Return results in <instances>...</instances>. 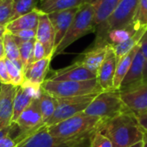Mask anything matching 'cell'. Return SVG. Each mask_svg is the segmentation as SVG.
I'll use <instances>...</instances> for the list:
<instances>
[{"mask_svg":"<svg viewBox=\"0 0 147 147\" xmlns=\"http://www.w3.org/2000/svg\"><path fill=\"white\" fill-rule=\"evenodd\" d=\"M38 97L34 98L31 102L29 106L22 113L19 118L14 123L16 126V127L18 129V133L14 138L17 142V145L22 140L34 134L45 126L39 107Z\"/></svg>","mask_w":147,"mask_h":147,"instance_id":"obj_7","label":"cell"},{"mask_svg":"<svg viewBox=\"0 0 147 147\" xmlns=\"http://www.w3.org/2000/svg\"><path fill=\"white\" fill-rule=\"evenodd\" d=\"M3 47L5 52V58L14 61V60H20V52L19 47L16 42L13 35L9 32H6V34L3 37Z\"/></svg>","mask_w":147,"mask_h":147,"instance_id":"obj_24","label":"cell"},{"mask_svg":"<svg viewBox=\"0 0 147 147\" xmlns=\"http://www.w3.org/2000/svg\"><path fill=\"white\" fill-rule=\"evenodd\" d=\"M0 1H1V0H0Z\"/></svg>","mask_w":147,"mask_h":147,"instance_id":"obj_48","label":"cell"},{"mask_svg":"<svg viewBox=\"0 0 147 147\" xmlns=\"http://www.w3.org/2000/svg\"><path fill=\"white\" fill-rule=\"evenodd\" d=\"M5 63L10 78L11 84L16 87L21 86L24 82V71L20 70L11 60L6 58H5Z\"/></svg>","mask_w":147,"mask_h":147,"instance_id":"obj_27","label":"cell"},{"mask_svg":"<svg viewBox=\"0 0 147 147\" xmlns=\"http://www.w3.org/2000/svg\"><path fill=\"white\" fill-rule=\"evenodd\" d=\"M126 106L134 113L138 114L147 110V83L135 88L120 91Z\"/></svg>","mask_w":147,"mask_h":147,"instance_id":"obj_14","label":"cell"},{"mask_svg":"<svg viewBox=\"0 0 147 147\" xmlns=\"http://www.w3.org/2000/svg\"><path fill=\"white\" fill-rule=\"evenodd\" d=\"M117 59L113 47L109 45L105 59L99 68L96 79L103 91L114 90V78L116 71Z\"/></svg>","mask_w":147,"mask_h":147,"instance_id":"obj_11","label":"cell"},{"mask_svg":"<svg viewBox=\"0 0 147 147\" xmlns=\"http://www.w3.org/2000/svg\"><path fill=\"white\" fill-rule=\"evenodd\" d=\"M41 88L56 98L81 96L102 92L96 78L85 81H53L46 79Z\"/></svg>","mask_w":147,"mask_h":147,"instance_id":"obj_3","label":"cell"},{"mask_svg":"<svg viewBox=\"0 0 147 147\" xmlns=\"http://www.w3.org/2000/svg\"><path fill=\"white\" fill-rule=\"evenodd\" d=\"M97 95L98 94H90L81 96L57 98L56 110L51 119L47 122L46 127L53 126L84 112Z\"/></svg>","mask_w":147,"mask_h":147,"instance_id":"obj_6","label":"cell"},{"mask_svg":"<svg viewBox=\"0 0 147 147\" xmlns=\"http://www.w3.org/2000/svg\"><path fill=\"white\" fill-rule=\"evenodd\" d=\"M146 83H147V59L146 60L145 66H144V72H143V81H142V84H146Z\"/></svg>","mask_w":147,"mask_h":147,"instance_id":"obj_40","label":"cell"},{"mask_svg":"<svg viewBox=\"0 0 147 147\" xmlns=\"http://www.w3.org/2000/svg\"><path fill=\"white\" fill-rule=\"evenodd\" d=\"M1 85H2V84L0 83V90H1Z\"/></svg>","mask_w":147,"mask_h":147,"instance_id":"obj_46","label":"cell"},{"mask_svg":"<svg viewBox=\"0 0 147 147\" xmlns=\"http://www.w3.org/2000/svg\"><path fill=\"white\" fill-rule=\"evenodd\" d=\"M144 140H145V143H144L143 147H147V138L146 139H144Z\"/></svg>","mask_w":147,"mask_h":147,"instance_id":"obj_43","label":"cell"},{"mask_svg":"<svg viewBox=\"0 0 147 147\" xmlns=\"http://www.w3.org/2000/svg\"><path fill=\"white\" fill-rule=\"evenodd\" d=\"M35 40L40 42L47 53V56L53 57L55 52V32L48 15L42 12L36 28Z\"/></svg>","mask_w":147,"mask_h":147,"instance_id":"obj_13","label":"cell"},{"mask_svg":"<svg viewBox=\"0 0 147 147\" xmlns=\"http://www.w3.org/2000/svg\"><path fill=\"white\" fill-rule=\"evenodd\" d=\"M90 147H113L112 141L101 131H96L90 139Z\"/></svg>","mask_w":147,"mask_h":147,"instance_id":"obj_30","label":"cell"},{"mask_svg":"<svg viewBox=\"0 0 147 147\" xmlns=\"http://www.w3.org/2000/svg\"><path fill=\"white\" fill-rule=\"evenodd\" d=\"M41 13L42 11L39 8H37L29 13L17 17L6 25L7 32L12 33L20 30L36 29Z\"/></svg>","mask_w":147,"mask_h":147,"instance_id":"obj_19","label":"cell"},{"mask_svg":"<svg viewBox=\"0 0 147 147\" xmlns=\"http://www.w3.org/2000/svg\"><path fill=\"white\" fill-rule=\"evenodd\" d=\"M38 100H39V107L40 109V113L42 115V119L46 126L47 122L51 119V117L53 115L56 110L57 98L53 96L49 93L46 92L41 88Z\"/></svg>","mask_w":147,"mask_h":147,"instance_id":"obj_22","label":"cell"},{"mask_svg":"<svg viewBox=\"0 0 147 147\" xmlns=\"http://www.w3.org/2000/svg\"><path fill=\"white\" fill-rule=\"evenodd\" d=\"M101 131L112 141L113 147H129L145 138V133L131 110L108 120Z\"/></svg>","mask_w":147,"mask_h":147,"instance_id":"obj_2","label":"cell"},{"mask_svg":"<svg viewBox=\"0 0 147 147\" xmlns=\"http://www.w3.org/2000/svg\"><path fill=\"white\" fill-rule=\"evenodd\" d=\"M17 87L2 84L0 90V130L12 125L14 99Z\"/></svg>","mask_w":147,"mask_h":147,"instance_id":"obj_12","label":"cell"},{"mask_svg":"<svg viewBox=\"0 0 147 147\" xmlns=\"http://www.w3.org/2000/svg\"><path fill=\"white\" fill-rule=\"evenodd\" d=\"M144 143H145V140H141V141H140V142H138V143H136V144H134V145H133V146L129 147H143Z\"/></svg>","mask_w":147,"mask_h":147,"instance_id":"obj_42","label":"cell"},{"mask_svg":"<svg viewBox=\"0 0 147 147\" xmlns=\"http://www.w3.org/2000/svg\"><path fill=\"white\" fill-rule=\"evenodd\" d=\"M140 49V43L134 47L127 54H126L124 57H122L121 59H119L117 61V66H116V71H115V78H114V90H119L121 84L125 78V76L127 75V71L130 69V66L133 63V60L138 52V50Z\"/></svg>","mask_w":147,"mask_h":147,"instance_id":"obj_20","label":"cell"},{"mask_svg":"<svg viewBox=\"0 0 147 147\" xmlns=\"http://www.w3.org/2000/svg\"><path fill=\"white\" fill-rule=\"evenodd\" d=\"M40 0H13L14 9L12 21L37 9Z\"/></svg>","mask_w":147,"mask_h":147,"instance_id":"obj_25","label":"cell"},{"mask_svg":"<svg viewBox=\"0 0 147 147\" xmlns=\"http://www.w3.org/2000/svg\"><path fill=\"white\" fill-rule=\"evenodd\" d=\"M135 115L141 129L144 131L145 134H147V110L135 114Z\"/></svg>","mask_w":147,"mask_h":147,"instance_id":"obj_34","label":"cell"},{"mask_svg":"<svg viewBox=\"0 0 147 147\" xmlns=\"http://www.w3.org/2000/svg\"><path fill=\"white\" fill-rule=\"evenodd\" d=\"M46 57L47 56L44 46L38 40H35L34 47V53H33V62L40 60Z\"/></svg>","mask_w":147,"mask_h":147,"instance_id":"obj_32","label":"cell"},{"mask_svg":"<svg viewBox=\"0 0 147 147\" xmlns=\"http://www.w3.org/2000/svg\"><path fill=\"white\" fill-rule=\"evenodd\" d=\"M14 3L13 0L0 1V25L6 26L12 21Z\"/></svg>","mask_w":147,"mask_h":147,"instance_id":"obj_28","label":"cell"},{"mask_svg":"<svg viewBox=\"0 0 147 147\" xmlns=\"http://www.w3.org/2000/svg\"><path fill=\"white\" fill-rule=\"evenodd\" d=\"M140 0H121L108 21V33L130 25L137 12Z\"/></svg>","mask_w":147,"mask_h":147,"instance_id":"obj_8","label":"cell"},{"mask_svg":"<svg viewBox=\"0 0 147 147\" xmlns=\"http://www.w3.org/2000/svg\"><path fill=\"white\" fill-rule=\"evenodd\" d=\"M0 83L2 84H11L10 78L5 63V59L0 60Z\"/></svg>","mask_w":147,"mask_h":147,"instance_id":"obj_33","label":"cell"},{"mask_svg":"<svg viewBox=\"0 0 147 147\" xmlns=\"http://www.w3.org/2000/svg\"><path fill=\"white\" fill-rule=\"evenodd\" d=\"M16 147H72L66 142L53 137L44 126L34 134L24 139Z\"/></svg>","mask_w":147,"mask_h":147,"instance_id":"obj_15","label":"cell"},{"mask_svg":"<svg viewBox=\"0 0 147 147\" xmlns=\"http://www.w3.org/2000/svg\"><path fill=\"white\" fill-rule=\"evenodd\" d=\"M17 45L23 41H28L30 40L35 39L36 36V29H28V30H20L10 33Z\"/></svg>","mask_w":147,"mask_h":147,"instance_id":"obj_31","label":"cell"},{"mask_svg":"<svg viewBox=\"0 0 147 147\" xmlns=\"http://www.w3.org/2000/svg\"><path fill=\"white\" fill-rule=\"evenodd\" d=\"M108 47H109V44L108 45H94L93 47L83 53L80 55V58L78 59L77 60L81 62L91 72L97 75L99 68L101 67L105 59Z\"/></svg>","mask_w":147,"mask_h":147,"instance_id":"obj_18","label":"cell"},{"mask_svg":"<svg viewBox=\"0 0 147 147\" xmlns=\"http://www.w3.org/2000/svg\"><path fill=\"white\" fill-rule=\"evenodd\" d=\"M107 120L98 116L90 115L84 112L47 127L49 134L72 147H84L90 144L93 134L101 129Z\"/></svg>","mask_w":147,"mask_h":147,"instance_id":"obj_1","label":"cell"},{"mask_svg":"<svg viewBox=\"0 0 147 147\" xmlns=\"http://www.w3.org/2000/svg\"><path fill=\"white\" fill-rule=\"evenodd\" d=\"M47 1H53V0H40V3H44V2H47Z\"/></svg>","mask_w":147,"mask_h":147,"instance_id":"obj_44","label":"cell"},{"mask_svg":"<svg viewBox=\"0 0 147 147\" xmlns=\"http://www.w3.org/2000/svg\"><path fill=\"white\" fill-rule=\"evenodd\" d=\"M89 147H90V146H89Z\"/></svg>","mask_w":147,"mask_h":147,"instance_id":"obj_47","label":"cell"},{"mask_svg":"<svg viewBox=\"0 0 147 147\" xmlns=\"http://www.w3.org/2000/svg\"><path fill=\"white\" fill-rule=\"evenodd\" d=\"M53 58V57L52 56H47L28 65L24 70L23 84L40 87L47 79V75L49 71L50 63Z\"/></svg>","mask_w":147,"mask_h":147,"instance_id":"obj_16","label":"cell"},{"mask_svg":"<svg viewBox=\"0 0 147 147\" xmlns=\"http://www.w3.org/2000/svg\"><path fill=\"white\" fill-rule=\"evenodd\" d=\"M17 142L14 138L11 137V134H9L0 140V147H16Z\"/></svg>","mask_w":147,"mask_h":147,"instance_id":"obj_35","label":"cell"},{"mask_svg":"<svg viewBox=\"0 0 147 147\" xmlns=\"http://www.w3.org/2000/svg\"><path fill=\"white\" fill-rule=\"evenodd\" d=\"M133 22L140 28H147V0H140Z\"/></svg>","mask_w":147,"mask_h":147,"instance_id":"obj_29","label":"cell"},{"mask_svg":"<svg viewBox=\"0 0 147 147\" xmlns=\"http://www.w3.org/2000/svg\"><path fill=\"white\" fill-rule=\"evenodd\" d=\"M121 0H86L85 3H93L96 2H105V3H115V4H118V3Z\"/></svg>","mask_w":147,"mask_h":147,"instance_id":"obj_38","label":"cell"},{"mask_svg":"<svg viewBox=\"0 0 147 147\" xmlns=\"http://www.w3.org/2000/svg\"><path fill=\"white\" fill-rule=\"evenodd\" d=\"M147 28H143L138 30L135 34H134L131 37H129L125 41L119 43L115 46H111L115 53L117 61L121 59L122 57H124L126 54H127L134 47H135L140 41L144 33L146 31Z\"/></svg>","mask_w":147,"mask_h":147,"instance_id":"obj_23","label":"cell"},{"mask_svg":"<svg viewBox=\"0 0 147 147\" xmlns=\"http://www.w3.org/2000/svg\"><path fill=\"white\" fill-rule=\"evenodd\" d=\"M147 138V134H145V138L144 139H146Z\"/></svg>","mask_w":147,"mask_h":147,"instance_id":"obj_45","label":"cell"},{"mask_svg":"<svg viewBox=\"0 0 147 147\" xmlns=\"http://www.w3.org/2000/svg\"><path fill=\"white\" fill-rule=\"evenodd\" d=\"M94 16V8L90 3H84L80 6V9L73 19L70 28L68 29L59 45L55 49L53 57L61 54L70 45L74 43L81 37L88 34L90 32L96 31Z\"/></svg>","mask_w":147,"mask_h":147,"instance_id":"obj_4","label":"cell"},{"mask_svg":"<svg viewBox=\"0 0 147 147\" xmlns=\"http://www.w3.org/2000/svg\"><path fill=\"white\" fill-rule=\"evenodd\" d=\"M79 9L80 6L47 14L55 32V49L59 45L70 28Z\"/></svg>","mask_w":147,"mask_h":147,"instance_id":"obj_10","label":"cell"},{"mask_svg":"<svg viewBox=\"0 0 147 147\" xmlns=\"http://www.w3.org/2000/svg\"><path fill=\"white\" fill-rule=\"evenodd\" d=\"M146 60V59L144 57L140 48L133 60L129 71H127V75L125 76L121 84L119 90L120 91H125L142 84L143 72H144V66H145Z\"/></svg>","mask_w":147,"mask_h":147,"instance_id":"obj_17","label":"cell"},{"mask_svg":"<svg viewBox=\"0 0 147 147\" xmlns=\"http://www.w3.org/2000/svg\"><path fill=\"white\" fill-rule=\"evenodd\" d=\"M96 78V75L88 70L81 62L76 60L71 65L53 71L47 79L53 81H85Z\"/></svg>","mask_w":147,"mask_h":147,"instance_id":"obj_9","label":"cell"},{"mask_svg":"<svg viewBox=\"0 0 147 147\" xmlns=\"http://www.w3.org/2000/svg\"><path fill=\"white\" fill-rule=\"evenodd\" d=\"M86 0H53L40 3L38 8L46 14L69 9L79 7L85 3Z\"/></svg>","mask_w":147,"mask_h":147,"instance_id":"obj_21","label":"cell"},{"mask_svg":"<svg viewBox=\"0 0 147 147\" xmlns=\"http://www.w3.org/2000/svg\"><path fill=\"white\" fill-rule=\"evenodd\" d=\"M35 40H36L34 39L18 44L20 58L24 65V70L28 65L33 63V53H34V47Z\"/></svg>","mask_w":147,"mask_h":147,"instance_id":"obj_26","label":"cell"},{"mask_svg":"<svg viewBox=\"0 0 147 147\" xmlns=\"http://www.w3.org/2000/svg\"><path fill=\"white\" fill-rule=\"evenodd\" d=\"M128 110L130 109L122 101L120 90H112L98 94L84 112L108 121Z\"/></svg>","mask_w":147,"mask_h":147,"instance_id":"obj_5","label":"cell"},{"mask_svg":"<svg viewBox=\"0 0 147 147\" xmlns=\"http://www.w3.org/2000/svg\"><path fill=\"white\" fill-rule=\"evenodd\" d=\"M140 51L142 52L144 57L146 58V59H147V29L144 33V34L140 41Z\"/></svg>","mask_w":147,"mask_h":147,"instance_id":"obj_36","label":"cell"},{"mask_svg":"<svg viewBox=\"0 0 147 147\" xmlns=\"http://www.w3.org/2000/svg\"><path fill=\"white\" fill-rule=\"evenodd\" d=\"M14 127H15V125L12 124V125H10L5 128L1 129L0 130V140H2L3 137L7 136L9 134H11V132H12V130H14Z\"/></svg>","mask_w":147,"mask_h":147,"instance_id":"obj_37","label":"cell"},{"mask_svg":"<svg viewBox=\"0 0 147 147\" xmlns=\"http://www.w3.org/2000/svg\"><path fill=\"white\" fill-rule=\"evenodd\" d=\"M5 59V52H4V47H3V38L0 39V60Z\"/></svg>","mask_w":147,"mask_h":147,"instance_id":"obj_39","label":"cell"},{"mask_svg":"<svg viewBox=\"0 0 147 147\" xmlns=\"http://www.w3.org/2000/svg\"><path fill=\"white\" fill-rule=\"evenodd\" d=\"M7 32V29H6V26H3V25H0V39L3 37V35L6 34Z\"/></svg>","mask_w":147,"mask_h":147,"instance_id":"obj_41","label":"cell"}]
</instances>
